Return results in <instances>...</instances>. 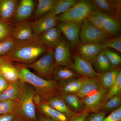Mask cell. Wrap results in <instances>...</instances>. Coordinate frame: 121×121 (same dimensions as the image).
<instances>
[{
    "label": "cell",
    "mask_w": 121,
    "mask_h": 121,
    "mask_svg": "<svg viewBox=\"0 0 121 121\" xmlns=\"http://www.w3.org/2000/svg\"><path fill=\"white\" fill-rule=\"evenodd\" d=\"M48 49L35 35L28 40L17 42L11 53L4 56L12 62L29 64L41 57Z\"/></svg>",
    "instance_id": "obj_1"
},
{
    "label": "cell",
    "mask_w": 121,
    "mask_h": 121,
    "mask_svg": "<svg viewBox=\"0 0 121 121\" xmlns=\"http://www.w3.org/2000/svg\"><path fill=\"white\" fill-rule=\"evenodd\" d=\"M15 66L22 82L31 85L36 93L45 101L53 95L60 93V85L55 80H46L30 71L22 64H16Z\"/></svg>",
    "instance_id": "obj_2"
},
{
    "label": "cell",
    "mask_w": 121,
    "mask_h": 121,
    "mask_svg": "<svg viewBox=\"0 0 121 121\" xmlns=\"http://www.w3.org/2000/svg\"><path fill=\"white\" fill-rule=\"evenodd\" d=\"M35 93L34 88L26 83L15 112L22 121H39L33 102Z\"/></svg>",
    "instance_id": "obj_3"
},
{
    "label": "cell",
    "mask_w": 121,
    "mask_h": 121,
    "mask_svg": "<svg viewBox=\"0 0 121 121\" xmlns=\"http://www.w3.org/2000/svg\"><path fill=\"white\" fill-rule=\"evenodd\" d=\"M96 9L91 1L81 0L76 3L65 13L56 16L60 22L82 23Z\"/></svg>",
    "instance_id": "obj_4"
},
{
    "label": "cell",
    "mask_w": 121,
    "mask_h": 121,
    "mask_svg": "<svg viewBox=\"0 0 121 121\" xmlns=\"http://www.w3.org/2000/svg\"><path fill=\"white\" fill-rule=\"evenodd\" d=\"M23 65L27 68L35 70L40 76L49 78L52 76L55 68L57 66L54 54V49L48 48L47 52L32 63Z\"/></svg>",
    "instance_id": "obj_5"
},
{
    "label": "cell",
    "mask_w": 121,
    "mask_h": 121,
    "mask_svg": "<svg viewBox=\"0 0 121 121\" xmlns=\"http://www.w3.org/2000/svg\"><path fill=\"white\" fill-rule=\"evenodd\" d=\"M79 36L82 43L90 42L103 44L110 39L105 33L96 27L86 19L82 22Z\"/></svg>",
    "instance_id": "obj_6"
},
{
    "label": "cell",
    "mask_w": 121,
    "mask_h": 121,
    "mask_svg": "<svg viewBox=\"0 0 121 121\" xmlns=\"http://www.w3.org/2000/svg\"><path fill=\"white\" fill-rule=\"evenodd\" d=\"M91 13L99 17L110 37L117 35L120 32L121 29L120 16L104 13L97 9Z\"/></svg>",
    "instance_id": "obj_7"
},
{
    "label": "cell",
    "mask_w": 121,
    "mask_h": 121,
    "mask_svg": "<svg viewBox=\"0 0 121 121\" xmlns=\"http://www.w3.org/2000/svg\"><path fill=\"white\" fill-rule=\"evenodd\" d=\"M82 23L72 22H60L58 28L64 35L69 41L70 48L73 49L80 40V27Z\"/></svg>",
    "instance_id": "obj_8"
},
{
    "label": "cell",
    "mask_w": 121,
    "mask_h": 121,
    "mask_svg": "<svg viewBox=\"0 0 121 121\" xmlns=\"http://www.w3.org/2000/svg\"><path fill=\"white\" fill-rule=\"evenodd\" d=\"M70 48L68 42L61 38L54 49V58L57 65L70 68L72 64Z\"/></svg>",
    "instance_id": "obj_9"
},
{
    "label": "cell",
    "mask_w": 121,
    "mask_h": 121,
    "mask_svg": "<svg viewBox=\"0 0 121 121\" xmlns=\"http://www.w3.org/2000/svg\"><path fill=\"white\" fill-rule=\"evenodd\" d=\"M106 48L103 44L87 42L82 43L77 51V55L92 63Z\"/></svg>",
    "instance_id": "obj_10"
},
{
    "label": "cell",
    "mask_w": 121,
    "mask_h": 121,
    "mask_svg": "<svg viewBox=\"0 0 121 121\" xmlns=\"http://www.w3.org/2000/svg\"><path fill=\"white\" fill-rule=\"evenodd\" d=\"M70 68L83 77L96 78L98 76V73L94 69L92 63L77 55L74 57L73 62Z\"/></svg>",
    "instance_id": "obj_11"
},
{
    "label": "cell",
    "mask_w": 121,
    "mask_h": 121,
    "mask_svg": "<svg viewBox=\"0 0 121 121\" xmlns=\"http://www.w3.org/2000/svg\"><path fill=\"white\" fill-rule=\"evenodd\" d=\"M31 22L28 20L13 24L11 36L17 42L28 40L34 36Z\"/></svg>",
    "instance_id": "obj_12"
},
{
    "label": "cell",
    "mask_w": 121,
    "mask_h": 121,
    "mask_svg": "<svg viewBox=\"0 0 121 121\" xmlns=\"http://www.w3.org/2000/svg\"><path fill=\"white\" fill-rule=\"evenodd\" d=\"M35 8L33 0H21L18 2L12 24L28 20L32 15Z\"/></svg>",
    "instance_id": "obj_13"
},
{
    "label": "cell",
    "mask_w": 121,
    "mask_h": 121,
    "mask_svg": "<svg viewBox=\"0 0 121 121\" xmlns=\"http://www.w3.org/2000/svg\"><path fill=\"white\" fill-rule=\"evenodd\" d=\"M56 17H52L46 14L31 22L33 34L38 36L45 31L55 27L58 23Z\"/></svg>",
    "instance_id": "obj_14"
},
{
    "label": "cell",
    "mask_w": 121,
    "mask_h": 121,
    "mask_svg": "<svg viewBox=\"0 0 121 121\" xmlns=\"http://www.w3.org/2000/svg\"><path fill=\"white\" fill-rule=\"evenodd\" d=\"M108 91L101 87L95 93L81 99L85 110L90 112L97 110L101 105Z\"/></svg>",
    "instance_id": "obj_15"
},
{
    "label": "cell",
    "mask_w": 121,
    "mask_h": 121,
    "mask_svg": "<svg viewBox=\"0 0 121 121\" xmlns=\"http://www.w3.org/2000/svg\"><path fill=\"white\" fill-rule=\"evenodd\" d=\"M97 10L110 15L120 16L121 0H91Z\"/></svg>",
    "instance_id": "obj_16"
},
{
    "label": "cell",
    "mask_w": 121,
    "mask_h": 121,
    "mask_svg": "<svg viewBox=\"0 0 121 121\" xmlns=\"http://www.w3.org/2000/svg\"><path fill=\"white\" fill-rule=\"evenodd\" d=\"M18 3L17 0H0V21L12 25Z\"/></svg>",
    "instance_id": "obj_17"
},
{
    "label": "cell",
    "mask_w": 121,
    "mask_h": 121,
    "mask_svg": "<svg viewBox=\"0 0 121 121\" xmlns=\"http://www.w3.org/2000/svg\"><path fill=\"white\" fill-rule=\"evenodd\" d=\"M61 31L54 27L36 36L41 43L48 48L54 49L61 39Z\"/></svg>",
    "instance_id": "obj_18"
},
{
    "label": "cell",
    "mask_w": 121,
    "mask_h": 121,
    "mask_svg": "<svg viewBox=\"0 0 121 121\" xmlns=\"http://www.w3.org/2000/svg\"><path fill=\"white\" fill-rule=\"evenodd\" d=\"M25 84V83L20 80L10 83L7 89L0 94V101L7 99L18 100Z\"/></svg>",
    "instance_id": "obj_19"
},
{
    "label": "cell",
    "mask_w": 121,
    "mask_h": 121,
    "mask_svg": "<svg viewBox=\"0 0 121 121\" xmlns=\"http://www.w3.org/2000/svg\"><path fill=\"white\" fill-rule=\"evenodd\" d=\"M121 70L119 69H112L108 71L98 73L96 78L102 88L108 90L117 80Z\"/></svg>",
    "instance_id": "obj_20"
},
{
    "label": "cell",
    "mask_w": 121,
    "mask_h": 121,
    "mask_svg": "<svg viewBox=\"0 0 121 121\" xmlns=\"http://www.w3.org/2000/svg\"><path fill=\"white\" fill-rule=\"evenodd\" d=\"M37 111L55 121H69L70 117L48 105L44 101L36 108Z\"/></svg>",
    "instance_id": "obj_21"
},
{
    "label": "cell",
    "mask_w": 121,
    "mask_h": 121,
    "mask_svg": "<svg viewBox=\"0 0 121 121\" xmlns=\"http://www.w3.org/2000/svg\"><path fill=\"white\" fill-rule=\"evenodd\" d=\"M101 87L96 78H87L79 90L74 94L82 99L95 93Z\"/></svg>",
    "instance_id": "obj_22"
},
{
    "label": "cell",
    "mask_w": 121,
    "mask_h": 121,
    "mask_svg": "<svg viewBox=\"0 0 121 121\" xmlns=\"http://www.w3.org/2000/svg\"><path fill=\"white\" fill-rule=\"evenodd\" d=\"M52 108L70 117L76 112L71 110L65 103L59 94L53 95L44 101Z\"/></svg>",
    "instance_id": "obj_23"
},
{
    "label": "cell",
    "mask_w": 121,
    "mask_h": 121,
    "mask_svg": "<svg viewBox=\"0 0 121 121\" xmlns=\"http://www.w3.org/2000/svg\"><path fill=\"white\" fill-rule=\"evenodd\" d=\"M52 76L54 80L60 82L62 84L77 78L78 75L69 68L57 65L54 70Z\"/></svg>",
    "instance_id": "obj_24"
},
{
    "label": "cell",
    "mask_w": 121,
    "mask_h": 121,
    "mask_svg": "<svg viewBox=\"0 0 121 121\" xmlns=\"http://www.w3.org/2000/svg\"><path fill=\"white\" fill-rule=\"evenodd\" d=\"M60 95L69 108L75 112H80L85 109L81 99L75 94L60 93Z\"/></svg>",
    "instance_id": "obj_25"
},
{
    "label": "cell",
    "mask_w": 121,
    "mask_h": 121,
    "mask_svg": "<svg viewBox=\"0 0 121 121\" xmlns=\"http://www.w3.org/2000/svg\"><path fill=\"white\" fill-rule=\"evenodd\" d=\"M0 73L9 83L20 80L18 71L12 62L2 64L0 66Z\"/></svg>",
    "instance_id": "obj_26"
},
{
    "label": "cell",
    "mask_w": 121,
    "mask_h": 121,
    "mask_svg": "<svg viewBox=\"0 0 121 121\" xmlns=\"http://www.w3.org/2000/svg\"><path fill=\"white\" fill-rule=\"evenodd\" d=\"M86 78L82 77L59 84L60 93L62 94H75L80 89Z\"/></svg>",
    "instance_id": "obj_27"
},
{
    "label": "cell",
    "mask_w": 121,
    "mask_h": 121,
    "mask_svg": "<svg viewBox=\"0 0 121 121\" xmlns=\"http://www.w3.org/2000/svg\"><path fill=\"white\" fill-rule=\"evenodd\" d=\"M77 1L75 0H57L52 10L47 14L51 16H57L68 11Z\"/></svg>",
    "instance_id": "obj_28"
},
{
    "label": "cell",
    "mask_w": 121,
    "mask_h": 121,
    "mask_svg": "<svg viewBox=\"0 0 121 121\" xmlns=\"http://www.w3.org/2000/svg\"><path fill=\"white\" fill-rule=\"evenodd\" d=\"M93 66L99 72L108 71L113 69L109 60L104 52H101L92 63Z\"/></svg>",
    "instance_id": "obj_29"
},
{
    "label": "cell",
    "mask_w": 121,
    "mask_h": 121,
    "mask_svg": "<svg viewBox=\"0 0 121 121\" xmlns=\"http://www.w3.org/2000/svg\"><path fill=\"white\" fill-rule=\"evenodd\" d=\"M57 0H39L35 11V16L36 19L43 16L52 10Z\"/></svg>",
    "instance_id": "obj_30"
},
{
    "label": "cell",
    "mask_w": 121,
    "mask_h": 121,
    "mask_svg": "<svg viewBox=\"0 0 121 121\" xmlns=\"http://www.w3.org/2000/svg\"><path fill=\"white\" fill-rule=\"evenodd\" d=\"M121 93H120L107 100L97 111L111 113L121 107Z\"/></svg>",
    "instance_id": "obj_31"
},
{
    "label": "cell",
    "mask_w": 121,
    "mask_h": 121,
    "mask_svg": "<svg viewBox=\"0 0 121 121\" xmlns=\"http://www.w3.org/2000/svg\"><path fill=\"white\" fill-rule=\"evenodd\" d=\"M17 42L12 36L0 41V56H4L11 53Z\"/></svg>",
    "instance_id": "obj_32"
},
{
    "label": "cell",
    "mask_w": 121,
    "mask_h": 121,
    "mask_svg": "<svg viewBox=\"0 0 121 121\" xmlns=\"http://www.w3.org/2000/svg\"><path fill=\"white\" fill-rule=\"evenodd\" d=\"M18 100L7 99L0 101V114L15 112Z\"/></svg>",
    "instance_id": "obj_33"
},
{
    "label": "cell",
    "mask_w": 121,
    "mask_h": 121,
    "mask_svg": "<svg viewBox=\"0 0 121 121\" xmlns=\"http://www.w3.org/2000/svg\"><path fill=\"white\" fill-rule=\"evenodd\" d=\"M121 72L119 73L116 82L108 91V92L105 96L101 106L108 99L115 95L121 93Z\"/></svg>",
    "instance_id": "obj_34"
},
{
    "label": "cell",
    "mask_w": 121,
    "mask_h": 121,
    "mask_svg": "<svg viewBox=\"0 0 121 121\" xmlns=\"http://www.w3.org/2000/svg\"><path fill=\"white\" fill-rule=\"evenodd\" d=\"M104 52L112 67H117L120 65L121 63V58L119 54L106 48Z\"/></svg>",
    "instance_id": "obj_35"
},
{
    "label": "cell",
    "mask_w": 121,
    "mask_h": 121,
    "mask_svg": "<svg viewBox=\"0 0 121 121\" xmlns=\"http://www.w3.org/2000/svg\"><path fill=\"white\" fill-rule=\"evenodd\" d=\"M12 26L0 21V41L11 36Z\"/></svg>",
    "instance_id": "obj_36"
},
{
    "label": "cell",
    "mask_w": 121,
    "mask_h": 121,
    "mask_svg": "<svg viewBox=\"0 0 121 121\" xmlns=\"http://www.w3.org/2000/svg\"><path fill=\"white\" fill-rule=\"evenodd\" d=\"M106 48H110L115 49L121 52V36H117L116 37L109 39L103 43Z\"/></svg>",
    "instance_id": "obj_37"
},
{
    "label": "cell",
    "mask_w": 121,
    "mask_h": 121,
    "mask_svg": "<svg viewBox=\"0 0 121 121\" xmlns=\"http://www.w3.org/2000/svg\"><path fill=\"white\" fill-rule=\"evenodd\" d=\"M86 19L89 22H90L93 25L95 26L97 28L100 29V30H101L103 32H104V33H105L106 35H107L110 38L109 35H108V33L107 32L105 29L104 28L101 21L97 16L93 15L91 13L90 15H89L86 17Z\"/></svg>",
    "instance_id": "obj_38"
},
{
    "label": "cell",
    "mask_w": 121,
    "mask_h": 121,
    "mask_svg": "<svg viewBox=\"0 0 121 121\" xmlns=\"http://www.w3.org/2000/svg\"><path fill=\"white\" fill-rule=\"evenodd\" d=\"M85 121H102L105 117L107 113L100 110L91 112Z\"/></svg>",
    "instance_id": "obj_39"
},
{
    "label": "cell",
    "mask_w": 121,
    "mask_h": 121,
    "mask_svg": "<svg viewBox=\"0 0 121 121\" xmlns=\"http://www.w3.org/2000/svg\"><path fill=\"white\" fill-rule=\"evenodd\" d=\"M102 121H121V107L106 116Z\"/></svg>",
    "instance_id": "obj_40"
},
{
    "label": "cell",
    "mask_w": 121,
    "mask_h": 121,
    "mask_svg": "<svg viewBox=\"0 0 121 121\" xmlns=\"http://www.w3.org/2000/svg\"><path fill=\"white\" fill-rule=\"evenodd\" d=\"M91 113L85 109L82 112L76 113L75 114L70 117L69 121H85Z\"/></svg>",
    "instance_id": "obj_41"
},
{
    "label": "cell",
    "mask_w": 121,
    "mask_h": 121,
    "mask_svg": "<svg viewBox=\"0 0 121 121\" xmlns=\"http://www.w3.org/2000/svg\"><path fill=\"white\" fill-rule=\"evenodd\" d=\"M18 119H20L15 112L0 114V121H15Z\"/></svg>",
    "instance_id": "obj_42"
},
{
    "label": "cell",
    "mask_w": 121,
    "mask_h": 121,
    "mask_svg": "<svg viewBox=\"0 0 121 121\" xmlns=\"http://www.w3.org/2000/svg\"><path fill=\"white\" fill-rule=\"evenodd\" d=\"M9 83L2 75L0 77V93L4 91L8 86Z\"/></svg>",
    "instance_id": "obj_43"
},
{
    "label": "cell",
    "mask_w": 121,
    "mask_h": 121,
    "mask_svg": "<svg viewBox=\"0 0 121 121\" xmlns=\"http://www.w3.org/2000/svg\"><path fill=\"white\" fill-rule=\"evenodd\" d=\"M33 101L36 108L39 107L44 101L41 97L35 91V94L33 96Z\"/></svg>",
    "instance_id": "obj_44"
},
{
    "label": "cell",
    "mask_w": 121,
    "mask_h": 121,
    "mask_svg": "<svg viewBox=\"0 0 121 121\" xmlns=\"http://www.w3.org/2000/svg\"><path fill=\"white\" fill-rule=\"evenodd\" d=\"M37 117L39 121H55L37 111Z\"/></svg>",
    "instance_id": "obj_45"
},
{
    "label": "cell",
    "mask_w": 121,
    "mask_h": 121,
    "mask_svg": "<svg viewBox=\"0 0 121 121\" xmlns=\"http://www.w3.org/2000/svg\"><path fill=\"white\" fill-rule=\"evenodd\" d=\"M8 62L11 61L9 60L5 56H0V66L3 64Z\"/></svg>",
    "instance_id": "obj_46"
},
{
    "label": "cell",
    "mask_w": 121,
    "mask_h": 121,
    "mask_svg": "<svg viewBox=\"0 0 121 121\" xmlns=\"http://www.w3.org/2000/svg\"><path fill=\"white\" fill-rule=\"evenodd\" d=\"M22 121V120L21 119H18L16 121Z\"/></svg>",
    "instance_id": "obj_47"
},
{
    "label": "cell",
    "mask_w": 121,
    "mask_h": 121,
    "mask_svg": "<svg viewBox=\"0 0 121 121\" xmlns=\"http://www.w3.org/2000/svg\"><path fill=\"white\" fill-rule=\"evenodd\" d=\"M1 74L0 73V77L1 76Z\"/></svg>",
    "instance_id": "obj_48"
},
{
    "label": "cell",
    "mask_w": 121,
    "mask_h": 121,
    "mask_svg": "<svg viewBox=\"0 0 121 121\" xmlns=\"http://www.w3.org/2000/svg\"></svg>",
    "instance_id": "obj_49"
}]
</instances>
